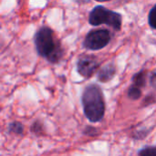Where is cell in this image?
Returning a JSON list of instances; mask_svg holds the SVG:
<instances>
[{
  "label": "cell",
  "instance_id": "obj_8",
  "mask_svg": "<svg viewBox=\"0 0 156 156\" xmlns=\"http://www.w3.org/2000/svg\"><path fill=\"white\" fill-rule=\"evenodd\" d=\"M9 133H15L16 135H22L24 133V126L18 122H11L7 127Z\"/></svg>",
  "mask_w": 156,
  "mask_h": 156
},
{
  "label": "cell",
  "instance_id": "obj_6",
  "mask_svg": "<svg viewBox=\"0 0 156 156\" xmlns=\"http://www.w3.org/2000/svg\"><path fill=\"white\" fill-rule=\"evenodd\" d=\"M116 74V67L113 63H109L106 64L105 66H103L100 71L98 72V80H100L101 82H108L111 80L113 79V77Z\"/></svg>",
  "mask_w": 156,
  "mask_h": 156
},
{
  "label": "cell",
  "instance_id": "obj_12",
  "mask_svg": "<svg viewBox=\"0 0 156 156\" xmlns=\"http://www.w3.org/2000/svg\"><path fill=\"white\" fill-rule=\"evenodd\" d=\"M75 2L79 3V4H85V3H88L90 2V0H74Z\"/></svg>",
  "mask_w": 156,
  "mask_h": 156
},
{
  "label": "cell",
  "instance_id": "obj_1",
  "mask_svg": "<svg viewBox=\"0 0 156 156\" xmlns=\"http://www.w3.org/2000/svg\"><path fill=\"white\" fill-rule=\"evenodd\" d=\"M34 43L37 54L50 63H58L63 57L64 50L54 31L46 26L40 27L34 36Z\"/></svg>",
  "mask_w": 156,
  "mask_h": 156
},
{
  "label": "cell",
  "instance_id": "obj_11",
  "mask_svg": "<svg viewBox=\"0 0 156 156\" xmlns=\"http://www.w3.org/2000/svg\"><path fill=\"white\" fill-rule=\"evenodd\" d=\"M150 83L152 85V87H154L156 89V71L152 74V76L150 77Z\"/></svg>",
  "mask_w": 156,
  "mask_h": 156
},
{
  "label": "cell",
  "instance_id": "obj_3",
  "mask_svg": "<svg viewBox=\"0 0 156 156\" xmlns=\"http://www.w3.org/2000/svg\"><path fill=\"white\" fill-rule=\"evenodd\" d=\"M89 23L94 27L106 24L114 30L119 31L122 27V18L121 14L112 10H109L102 5H97L90 12Z\"/></svg>",
  "mask_w": 156,
  "mask_h": 156
},
{
  "label": "cell",
  "instance_id": "obj_10",
  "mask_svg": "<svg viewBox=\"0 0 156 156\" xmlns=\"http://www.w3.org/2000/svg\"><path fill=\"white\" fill-rule=\"evenodd\" d=\"M139 155L156 156V146H146L138 152Z\"/></svg>",
  "mask_w": 156,
  "mask_h": 156
},
{
  "label": "cell",
  "instance_id": "obj_4",
  "mask_svg": "<svg viewBox=\"0 0 156 156\" xmlns=\"http://www.w3.org/2000/svg\"><path fill=\"white\" fill-rule=\"evenodd\" d=\"M111 41V33L108 29H94L90 31L83 41V46L89 50H100Z\"/></svg>",
  "mask_w": 156,
  "mask_h": 156
},
{
  "label": "cell",
  "instance_id": "obj_13",
  "mask_svg": "<svg viewBox=\"0 0 156 156\" xmlns=\"http://www.w3.org/2000/svg\"><path fill=\"white\" fill-rule=\"evenodd\" d=\"M95 1H98V2H106V1H110V0H95Z\"/></svg>",
  "mask_w": 156,
  "mask_h": 156
},
{
  "label": "cell",
  "instance_id": "obj_2",
  "mask_svg": "<svg viewBox=\"0 0 156 156\" xmlns=\"http://www.w3.org/2000/svg\"><path fill=\"white\" fill-rule=\"evenodd\" d=\"M81 102L84 114L90 122H99L103 119L105 113V100L99 85H88L83 90Z\"/></svg>",
  "mask_w": 156,
  "mask_h": 156
},
{
  "label": "cell",
  "instance_id": "obj_9",
  "mask_svg": "<svg viewBox=\"0 0 156 156\" xmlns=\"http://www.w3.org/2000/svg\"><path fill=\"white\" fill-rule=\"evenodd\" d=\"M148 22H149L150 27L156 30V4L150 10L149 16H148Z\"/></svg>",
  "mask_w": 156,
  "mask_h": 156
},
{
  "label": "cell",
  "instance_id": "obj_7",
  "mask_svg": "<svg viewBox=\"0 0 156 156\" xmlns=\"http://www.w3.org/2000/svg\"><path fill=\"white\" fill-rule=\"evenodd\" d=\"M133 84L131 85L132 87L135 88V89H139L142 90L146 83V72L145 70H141L140 72L136 73L132 80Z\"/></svg>",
  "mask_w": 156,
  "mask_h": 156
},
{
  "label": "cell",
  "instance_id": "obj_5",
  "mask_svg": "<svg viewBox=\"0 0 156 156\" xmlns=\"http://www.w3.org/2000/svg\"><path fill=\"white\" fill-rule=\"evenodd\" d=\"M99 67V61L92 56H83L77 62V71L84 79L92 77Z\"/></svg>",
  "mask_w": 156,
  "mask_h": 156
}]
</instances>
